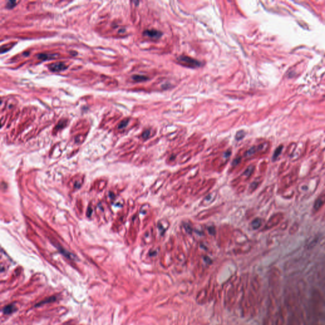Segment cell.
Listing matches in <instances>:
<instances>
[{
    "label": "cell",
    "mask_w": 325,
    "mask_h": 325,
    "mask_svg": "<svg viewBox=\"0 0 325 325\" xmlns=\"http://www.w3.org/2000/svg\"><path fill=\"white\" fill-rule=\"evenodd\" d=\"M216 197H217V192H212V193L209 194L208 195L204 197V199L202 201L201 205H203V207L208 206L209 204H211L215 201Z\"/></svg>",
    "instance_id": "8992f818"
},
{
    "label": "cell",
    "mask_w": 325,
    "mask_h": 325,
    "mask_svg": "<svg viewBox=\"0 0 325 325\" xmlns=\"http://www.w3.org/2000/svg\"><path fill=\"white\" fill-rule=\"evenodd\" d=\"M244 135H245V133H244V131L243 130L237 131V134H236V139L237 140H241L244 137Z\"/></svg>",
    "instance_id": "9a60e30c"
},
{
    "label": "cell",
    "mask_w": 325,
    "mask_h": 325,
    "mask_svg": "<svg viewBox=\"0 0 325 325\" xmlns=\"http://www.w3.org/2000/svg\"><path fill=\"white\" fill-rule=\"evenodd\" d=\"M163 33L161 31H159L156 29H147L144 32V35L145 36L149 37L152 39H159L161 37Z\"/></svg>",
    "instance_id": "5b68a950"
},
{
    "label": "cell",
    "mask_w": 325,
    "mask_h": 325,
    "mask_svg": "<svg viewBox=\"0 0 325 325\" xmlns=\"http://www.w3.org/2000/svg\"><path fill=\"white\" fill-rule=\"evenodd\" d=\"M150 134H151V132H150V130H145V131H144V132H143L142 135V138H144V139H147V138H148L149 137Z\"/></svg>",
    "instance_id": "ac0fdd59"
},
{
    "label": "cell",
    "mask_w": 325,
    "mask_h": 325,
    "mask_svg": "<svg viewBox=\"0 0 325 325\" xmlns=\"http://www.w3.org/2000/svg\"><path fill=\"white\" fill-rule=\"evenodd\" d=\"M240 161H241V158H240V157H238V158L234 159V161H233V165H234V166L237 165V164H239V163H240Z\"/></svg>",
    "instance_id": "44dd1931"
},
{
    "label": "cell",
    "mask_w": 325,
    "mask_h": 325,
    "mask_svg": "<svg viewBox=\"0 0 325 325\" xmlns=\"http://www.w3.org/2000/svg\"><path fill=\"white\" fill-rule=\"evenodd\" d=\"M282 149H283V146H280V147H278L277 149H276V151H275L274 153V156H273V159H274V160H276V159L279 156V155H280V154H281V152Z\"/></svg>",
    "instance_id": "2e32d148"
},
{
    "label": "cell",
    "mask_w": 325,
    "mask_h": 325,
    "mask_svg": "<svg viewBox=\"0 0 325 325\" xmlns=\"http://www.w3.org/2000/svg\"><path fill=\"white\" fill-rule=\"evenodd\" d=\"M262 223V219L260 218H257L254 219L251 222V227H252L253 229H257L261 226Z\"/></svg>",
    "instance_id": "30bf717a"
},
{
    "label": "cell",
    "mask_w": 325,
    "mask_h": 325,
    "mask_svg": "<svg viewBox=\"0 0 325 325\" xmlns=\"http://www.w3.org/2000/svg\"><path fill=\"white\" fill-rule=\"evenodd\" d=\"M128 121L129 120H127V119H125V120H123L118 125V128L119 129H123V128H125L127 126V124H128Z\"/></svg>",
    "instance_id": "e0dca14e"
},
{
    "label": "cell",
    "mask_w": 325,
    "mask_h": 325,
    "mask_svg": "<svg viewBox=\"0 0 325 325\" xmlns=\"http://www.w3.org/2000/svg\"><path fill=\"white\" fill-rule=\"evenodd\" d=\"M177 60L180 64L182 65H185L187 67H198L201 66V62H199L197 60L191 58L187 56H180L177 58Z\"/></svg>",
    "instance_id": "7a4b0ae2"
},
{
    "label": "cell",
    "mask_w": 325,
    "mask_h": 325,
    "mask_svg": "<svg viewBox=\"0 0 325 325\" xmlns=\"http://www.w3.org/2000/svg\"><path fill=\"white\" fill-rule=\"evenodd\" d=\"M17 2L15 1H9L6 4V7L8 8H12L13 7L16 5Z\"/></svg>",
    "instance_id": "d6986e66"
},
{
    "label": "cell",
    "mask_w": 325,
    "mask_h": 325,
    "mask_svg": "<svg viewBox=\"0 0 325 325\" xmlns=\"http://www.w3.org/2000/svg\"><path fill=\"white\" fill-rule=\"evenodd\" d=\"M55 300H56V298H55V297H51L48 298V299H45V300L42 301V302H39V303H37V304L35 306H36V307H38V306H42V305H44V304H45V303L53 302L55 301Z\"/></svg>",
    "instance_id": "4fadbf2b"
},
{
    "label": "cell",
    "mask_w": 325,
    "mask_h": 325,
    "mask_svg": "<svg viewBox=\"0 0 325 325\" xmlns=\"http://www.w3.org/2000/svg\"><path fill=\"white\" fill-rule=\"evenodd\" d=\"M131 78L136 82H142V81H145L149 79V78L147 77L141 75H134L132 76Z\"/></svg>",
    "instance_id": "8fae6325"
},
{
    "label": "cell",
    "mask_w": 325,
    "mask_h": 325,
    "mask_svg": "<svg viewBox=\"0 0 325 325\" xmlns=\"http://www.w3.org/2000/svg\"><path fill=\"white\" fill-rule=\"evenodd\" d=\"M230 151H227L224 154V156L225 157H229L230 156Z\"/></svg>",
    "instance_id": "7402d4cb"
},
{
    "label": "cell",
    "mask_w": 325,
    "mask_h": 325,
    "mask_svg": "<svg viewBox=\"0 0 325 325\" xmlns=\"http://www.w3.org/2000/svg\"><path fill=\"white\" fill-rule=\"evenodd\" d=\"M254 168H255L254 166H253V165L249 166V167L246 169L244 172L243 173V176L247 177V178L250 177V176L253 174V171H254Z\"/></svg>",
    "instance_id": "7c38bea8"
},
{
    "label": "cell",
    "mask_w": 325,
    "mask_h": 325,
    "mask_svg": "<svg viewBox=\"0 0 325 325\" xmlns=\"http://www.w3.org/2000/svg\"><path fill=\"white\" fill-rule=\"evenodd\" d=\"M260 180L256 179L253 183H251V185H250V191L251 190V191H254L258 187L259 184H260Z\"/></svg>",
    "instance_id": "5bb4252c"
},
{
    "label": "cell",
    "mask_w": 325,
    "mask_h": 325,
    "mask_svg": "<svg viewBox=\"0 0 325 325\" xmlns=\"http://www.w3.org/2000/svg\"><path fill=\"white\" fill-rule=\"evenodd\" d=\"M318 182L319 178L317 177L302 182L298 186V195L301 199L310 196L316 191Z\"/></svg>",
    "instance_id": "6da1fadb"
},
{
    "label": "cell",
    "mask_w": 325,
    "mask_h": 325,
    "mask_svg": "<svg viewBox=\"0 0 325 325\" xmlns=\"http://www.w3.org/2000/svg\"><path fill=\"white\" fill-rule=\"evenodd\" d=\"M67 66L64 62H55L48 65V69L52 72H59L66 69Z\"/></svg>",
    "instance_id": "3957f363"
},
{
    "label": "cell",
    "mask_w": 325,
    "mask_h": 325,
    "mask_svg": "<svg viewBox=\"0 0 325 325\" xmlns=\"http://www.w3.org/2000/svg\"><path fill=\"white\" fill-rule=\"evenodd\" d=\"M264 145L265 144H260V145H259L258 146H253V147L250 148L247 152H246L245 157H250L254 155V154H255L256 152H257L263 150Z\"/></svg>",
    "instance_id": "52a82bcc"
},
{
    "label": "cell",
    "mask_w": 325,
    "mask_h": 325,
    "mask_svg": "<svg viewBox=\"0 0 325 325\" xmlns=\"http://www.w3.org/2000/svg\"><path fill=\"white\" fill-rule=\"evenodd\" d=\"M185 229L186 230V231L189 233H191L192 232V228L191 227V226L189 225V224H185Z\"/></svg>",
    "instance_id": "ffe728a7"
},
{
    "label": "cell",
    "mask_w": 325,
    "mask_h": 325,
    "mask_svg": "<svg viewBox=\"0 0 325 325\" xmlns=\"http://www.w3.org/2000/svg\"><path fill=\"white\" fill-rule=\"evenodd\" d=\"M16 309L17 307L15 306V305L14 304V303H11V304L8 305V306L3 307V313L5 315H10L12 314L13 313H14L16 310Z\"/></svg>",
    "instance_id": "ba28073f"
},
{
    "label": "cell",
    "mask_w": 325,
    "mask_h": 325,
    "mask_svg": "<svg viewBox=\"0 0 325 325\" xmlns=\"http://www.w3.org/2000/svg\"><path fill=\"white\" fill-rule=\"evenodd\" d=\"M57 54H39V55H38V58H39V59L43 60V61H45V60L53 59V58H56V57H57Z\"/></svg>",
    "instance_id": "9c48e42d"
},
{
    "label": "cell",
    "mask_w": 325,
    "mask_h": 325,
    "mask_svg": "<svg viewBox=\"0 0 325 325\" xmlns=\"http://www.w3.org/2000/svg\"><path fill=\"white\" fill-rule=\"evenodd\" d=\"M325 203V190L321 193L319 197L316 199L314 204V211H317Z\"/></svg>",
    "instance_id": "277c9868"
}]
</instances>
